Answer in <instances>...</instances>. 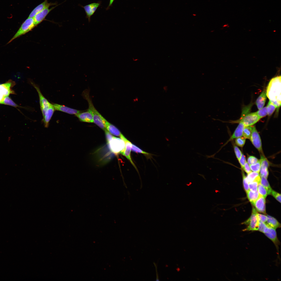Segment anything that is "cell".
Returning a JSON list of instances; mask_svg holds the SVG:
<instances>
[{
	"mask_svg": "<svg viewBox=\"0 0 281 281\" xmlns=\"http://www.w3.org/2000/svg\"><path fill=\"white\" fill-rule=\"evenodd\" d=\"M1 104L8 105L15 107L18 106L8 96L5 97Z\"/></svg>",
	"mask_w": 281,
	"mask_h": 281,
	"instance_id": "f1b7e54d",
	"label": "cell"
},
{
	"mask_svg": "<svg viewBox=\"0 0 281 281\" xmlns=\"http://www.w3.org/2000/svg\"><path fill=\"white\" fill-rule=\"evenodd\" d=\"M246 193L248 199L253 205L260 196L258 191L253 192L249 190Z\"/></svg>",
	"mask_w": 281,
	"mask_h": 281,
	"instance_id": "603a6c76",
	"label": "cell"
},
{
	"mask_svg": "<svg viewBox=\"0 0 281 281\" xmlns=\"http://www.w3.org/2000/svg\"><path fill=\"white\" fill-rule=\"evenodd\" d=\"M82 95L88 102V109L91 110L93 115V123L104 131L106 130V123L107 120L94 107L90 96L89 90L87 89L85 90L83 92Z\"/></svg>",
	"mask_w": 281,
	"mask_h": 281,
	"instance_id": "7a4b0ae2",
	"label": "cell"
},
{
	"mask_svg": "<svg viewBox=\"0 0 281 281\" xmlns=\"http://www.w3.org/2000/svg\"><path fill=\"white\" fill-rule=\"evenodd\" d=\"M242 169L247 174H248L251 171L250 165L246 161Z\"/></svg>",
	"mask_w": 281,
	"mask_h": 281,
	"instance_id": "f6af8a7d",
	"label": "cell"
},
{
	"mask_svg": "<svg viewBox=\"0 0 281 281\" xmlns=\"http://www.w3.org/2000/svg\"><path fill=\"white\" fill-rule=\"evenodd\" d=\"M11 82H8L5 84H0V103L1 104L4 98L8 96L13 92L11 89Z\"/></svg>",
	"mask_w": 281,
	"mask_h": 281,
	"instance_id": "7c38bea8",
	"label": "cell"
},
{
	"mask_svg": "<svg viewBox=\"0 0 281 281\" xmlns=\"http://www.w3.org/2000/svg\"><path fill=\"white\" fill-rule=\"evenodd\" d=\"M260 176L259 173L251 172L248 174L247 178L248 183L256 180L257 177Z\"/></svg>",
	"mask_w": 281,
	"mask_h": 281,
	"instance_id": "4316f807",
	"label": "cell"
},
{
	"mask_svg": "<svg viewBox=\"0 0 281 281\" xmlns=\"http://www.w3.org/2000/svg\"><path fill=\"white\" fill-rule=\"evenodd\" d=\"M258 213L255 209L253 208L252 213L250 217L242 223L247 225V227L243 230L245 231H256L258 230L259 220L257 215Z\"/></svg>",
	"mask_w": 281,
	"mask_h": 281,
	"instance_id": "277c9868",
	"label": "cell"
},
{
	"mask_svg": "<svg viewBox=\"0 0 281 281\" xmlns=\"http://www.w3.org/2000/svg\"><path fill=\"white\" fill-rule=\"evenodd\" d=\"M253 205L259 212L265 214L266 213L265 200V198L260 196L255 201Z\"/></svg>",
	"mask_w": 281,
	"mask_h": 281,
	"instance_id": "d6986e66",
	"label": "cell"
},
{
	"mask_svg": "<svg viewBox=\"0 0 281 281\" xmlns=\"http://www.w3.org/2000/svg\"><path fill=\"white\" fill-rule=\"evenodd\" d=\"M252 128L251 126H245L242 135L245 138L250 139L252 132Z\"/></svg>",
	"mask_w": 281,
	"mask_h": 281,
	"instance_id": "d4e9b609",
	"label": "cell"
},
{
	"mask_svg": "<svg viewBox=\"0 0 281 281\" xmlns=\"http://www.w3.org/2000/svg\"><path fill=\"white\" fill-rule=\"evenodd\" d=\"M53 105L55 110L62 111L69 114L75 115L84 111L74 109L64 105L57 104H54Z\"/></svg>",
	"mask_w": 281,
	"mask_h": 281,
	"instance_id": "e0dca14e",
	"label": "cell"
},
{
	"mask_svg": "<svg viewBox=\"0 0 281 281\" xmlns=\"http://www.w3.org/2000/svg\"><path fill=\"white\" fill-rule=\"evenodd\" d=\"M263 233L273 242L278 250L280 242L277 238L276 229L267 225Z\"/></svg>",
	"mask_w": 281,
	"mask_h": 281,
	"instance_id": "8fae6325",
	"label": "cell"
},
{
	"mask_svg": "<svg viewBox=\"0 0 281 281\" xmlns=\"http://www.w3.org/2000/svg\"><path fill=\"white\" fill-rule=\"evenodd\" d=\"M120 137L121 139L124 140L125 144V148L124 150L121 152L120 154L125 156L129 160L131 164L138 172L137 169L133 162L131 156V152L132 143L130 142L122 134L121 135Z\"/></svg>",
	"mask_w": 281,
	"mask_h": 281,
	"instance_id": "30bf717a",
	"label": "cell"
},
{
	"mask_svg": "<svg viewBox=\"0 0 281 281\" xmlns=\"http://www.w3.org/2000/svg\"><path fill=\"white\" fill-rule=\"evenodd\" d=\"M271 194L272 196L279 202H281V195L280 194L276 192V191L272 190Z\"/></svg>",
	"mask_w": 281,
	"mask_h": 281,
	"instance_id": "60d3db41",
	"label": "cell"
},
{
	"mask_svg": "<svg viewBox=\"0 0 281 281\" xmlns=\"http://www.w3.org/2000/svg\"><path fill=\"white\" fill-rule=\"evenodd\" d=\"M260 160L255 164L250 165L251 170L254 172L259 173L260 168Z\"/></svg>",
	"mask_w": 281,
	"mask_h": 281,
	"instance_id": "1f68e13d",
	"label": "cell"
},
{
	"mask_svg": "<svg viewBox=\"0 0 281 281\" xmlns=\"http://www.w3.org/2000/svg\"><path fill=\"white\" fill-rule=\"evenodd\" d=\"M239 163L240 165L242 168V169L246 162L245 156L244 154H242L241 157L239 161Z\"/></svg>",
	"mask_w": 281,
	"mask_h": 281,
	"instance_id": "7bdbcfd3",
	"label": "cell"
},
{
	"mask_svg": "<svg viewBox=\"0 0 281 281\" xmlns=\"http://www.w3.org/2000/svg\"><path fill=\"white\" fill-rule=\"evenodd\" d=\"M267 97L266 92L263 91L256 100V104L259 110L263 107L266 102Z\"/></svg>",
	"mask_w": 281,
	"mask_h": 281,
	"instance_id": "ffe728a7",
	"label": "cell"
},
{
	"mask_svg": "<svg viewBox=\"0 0 281 281\" xmlns=\"http://www.w3.org/2000/svg\"><path fill=\"white\" fill-rule=\"evenodd\" d=\"M260 119L256 112L249 113L241 116L239 121L242 122L245 126H251L256 123Z\"/></svg>",
	"mask_w": 281,
	"mask_h": 281,
	"instance_id": "52a82bcc",
	"label": "cell"
},
{
	"mask_svg": "<svg viewBox=\"0 0 281 281\" xmlns=\"http://www.w3.org/2000/svg\"><path fill=\"white\" fill-rule=\"evenodd\" d=\"M106 127L107 130L114 135L120 137L122 134L116 126L107 121L106 123Z\"/></svg>",
	"mask_w": 281,
	"mask_h": 281,
	"instance_id": "7402d4cb",
	"label": "cell"
},
{
	"mask_svg": "<svg viewBox=\"0 0 281 281\" xmlns=\"http://www.w3.org/2000/svg\"><path fill=\"white\" fill-rule=\"evenodd\" d=\"M281 76L272 79L267 88V96L272 103L279 108L281 105Z\"/></svg>",
	"mask_w": 281,
	"mask_h": 281,
	"instance_id": "6da1fadb",
	"label": "cell"
},
{
	"mask_svg": "<svg viewBox=\"0 0 281 281\" xmlns=\"http://www.w3.org/2000/svg\"><path fill=\"white\" fill-rule=\"evenodd\" d=\"M249 188L250 190L253 192H255L257 191L259 183L256 181H254L249 183Z\"/></svg>",
	"mask_w": 281,
	"mask_h": 281,
	"instance_id": "f546056e",
	"label": "cell"
},
{
	"mask_svg": "<svg viewBox=\"0 0 281 281\" xmlns=\"http://www.w3.org/2000/svg\"><path fill=\"white\" fill-rule=\"evenodd\" d=\"M154 265H155V268H156V273L157 277H156V281L158 280H158H159V278H158V273H157V266H156V264H155V263H154Z\"/></svg>",
	"mask_w": 281,
	"mask_h": 281,
	"instance_id": "7dc6e473",
	"label": "cell"
},
{
	"mask_svg": "<svg viewBox=\"0 0 281 281\" xmlns=\"http://www.w3.org/2000/svg\"><path fill=\"white\" fill-rule=\"evenodd\" d=\"M101 3V1H100L84 6L80 5L84 10L86 14V17L88 19L89 22L91 21V17L94 14L98 8L100 6Z\"/></svg>",
	"mask_w": 281,
	"mask_h": 281,
	"instance_id": "9c48e42d",
	"label": "cell"
},
{
	"mask_svg": "<svg viewBox=\"0 0 281 281\" xmlns=\"http://www.w3.org/2000/svg\"><path fill=\"white\" fill-rule=\"evenodd\" d=\"M56 4V3H49L48 0H44L43 2L34 9L30 14L28 17L33 18L37 13L44 9L49 8L50 6L55 5Z\"/></svg>",
	"mask_w": 281,
	"mask_h": 281,
	"instance_id": "5bb4252c",
	"label": "cell"
},
{
	"mask_svg": "<svg viewBox=\"0 0 281 281\" xmlns=\"http://www.w3.org/2000/svg\"><path fill=\"white\" fill-rule=\"evenodd\" d=\"M105 134L107 144L112 139L113 137L111 134L107 130L104 131Z\"/></svg>",
	"mask_w": 281,
	"mask_h": 281,
	"instance_id": "b9f144b4",
	"label": "cell"
},
{
	"mask_svg": "<svg viewBox=\"0 0 281 281\" xmlns=\"http://www.w3.org/2000/svg\"><path fill=\"white\" fill-rule=\"evenodd\" d=\"M245 126L243 123L240 121H239V123L238 126L230 138L225 144L221 147L219 150L216 153L218 152L222 148L227 144L229 142L235 138L242 136L243 135V131Z\"/></svg>",
	"mask_w": 281,
	"mask_h": 281,
	"instance_id": "2e32d148",
	"label": "cell"
},
{
	"mask_svg": "<svg viewBox=\"0 0 281 281\" xmlns=\"http://www.w3.org/2000/svg\"><path fill=\"white\" fill-rule=\"evenodd\" d=\"M55 110L53 104L50 103L46 112L44 116L43 117L42 120L45 127L48 128V127L49 122Z\"/></svg>",
	"mask_w": 281,
	"mask_h": 281,
	"instance_id": "ac0fdd59",
	"label": "cell"
},
{
	"mask_svg": "<svg viewBox=\"0 0 281 281\" xmlns=\"http://www.w3.org/2000/svg\"><path fill=\"white\" fill-rule=\"evenodd\" d=\"M115 0H110L108 5L106 8V10H109L110 7L112 6L113 3Z\"/></svg>",
	"mask_w": 281,
	"mask_h": 281,
	"instance_id": "bcb514c9",
	"label": "cell"
},
{
	"mask_svg": "<svg viewBox=\"0 0 281 281\" xmlns=\"http://www.w3.org/2000/svg\"><path fill=\"white\" fill-rule=\"evenodd\" d=\"M131 149L132 151L135 152L141 153L146 155H150L149 153L143 151L140 148L132 144V145Z\"/></svg>",
	"mask_w": 281,
	"mask_h": 281,
	"instance_id": "8d00e7d4",
	"label": "cell"
},
{
	"mask_svg": "<svg viewBox=\"0 0 281 281\" xmlns=\"http://www.w3.org/2000/svg\"><path fill=\"white\" fill-rule=\"evenodd\" d=\"M242 176L244 188L245 191L247 193L249 190L248 186V182L247 181V177L245 176L244 173L242 170Z\"/></svg>",
	"mask_w": 281,
	"mask_h": 281,
	"instance_id": "836d02e7",
	"label": "cell"
},
{
	"mask_svg": "<svg viewBox=\"0 0 281 281\" xmlns=\"http://www.w3.org/2000/svg\"><path fill=\"white\" fill-rule=\"evenodd\" d=\"M260 167H265L268 168L269 164L268 161L264 156L263 155H261L260 160Z\"/></svg>",
	"mask_w": 281,
	"mask_h": 281,
	"instance_id": "d6a6232c",
	"label": "cell"
},
{
	"mask_svg": "<svg viewBox=\"0 0 281 281\" xmlns=\"http://www.w3.org/2000/svg\"><path fill=\"white\" fill-rule=\"evenodd\" d=\"M31 83L38 92L39 98L40 107L43 117L51 103L43 95L38 86L34 82H31Z\"/></svg>",
	"mask_w": 281,
	"mask_h": 281,
	"instance_id": "8992f818",
	"label": "cell"
},
{
	"mask_svg": "<svg viewBox=\"0 0 281 281\" xmlns=\"http://www.w3.org/2000/svg\"><path fill=\"white\" fill-rule=\"evenodd\" d=\"M259 220L261 221L264 223L266 222L267 218L266 216L264 215L259 214H257Z\"/></svg>",
	"mask_w": 281,
	"mask_h": 281,
	"instance_id": "ee69618b",
	"label": "cell"
},
{
	"mask_svg": "<svg viewBox=\"0 0 281 281\" xmlns=\"http://www.w3.org/2000/svg\"><path fill=\"white\" fill-rule=\"evenodd\" d=\"M75 115L81 122L88 123H93V117L91 110L88 109L86 111Z\"/></svg>",
	"mask_w": 281,
	"mask_h": 281,
	"instance_id": "4fadbf2b",
	"label": "cell"
},
{
	"mask_svg": "<svg viewBox=\"0 0 281 281\" xmlns=\"http://www.w3.org/2000/svg\"><path fill=\"white\" fill-rule=\"evenodd\" d=\"M36 26L33 18L28 17L22 23L16 33L7 44L31 31Z\"/></svg>",
	"mask_w": 281,
	"mask_h": 281,
	"instance_id": "3957f363",
	"label": "cell"
},
{
	"mask_svg": "<svg viewBox=\"0 0 281 281\" xmlns=\"http://www.w3.org/2000/svg\"><path fill=\"white\" fill-rule=\"evenodd\" d=\"M256 112L260 119L265 117L267 115L266 106L259 110L258 111Z\"/></svg>",
	"mask_w": 281,
	"mask_h": 281,
	"instance_id": "4dcf8cb0",
	"label": "cell"
},
{
	"mask_svg": "<svg viewBox=\"0 0 281 281\" xmlns=\"http://www.w3.org/2000/svg\"><path fill=\"white\" fill-rule=\"evenodd\" d=\"M267 115L271 116L274 112L277 107L270 101L269 102L266 106Z\"/></svg>",
	"mask_w": 281,
	"mask_h": 281,
	"instance_id": "83f0119b",
	"label": "cell"
},
{
	"mask_svg": "<svg viewBox=\"0 0 281 281\" xmlns=\"http://www.w3.org/2000/svg\"><path fill=\"white\" fill-rule=\"evenodd\" d=\"M233 147L236 157L239 161L242 156V152L239 148L236 145H234Z\"/></svg>",
	"mask_w": 281,
	"mask_h": 281,
	"instance_id": "f35d334b",
	"label": "cell"
},
{
	"mask_svg": "<svg viewBox=\"0 0 281 281\" xmlns=\"http://www.w3.org/2000/svg\"><path fill=\"white\" fill-rule=\"evenodd\" d=\"M267 220L265 223L268 226L275 229L280 227V224L274 218L267 215Z\"/></svg>",
	"mask_w": 281,
	"mask_h": 281,
	"instance_id": "44dd1931",
	"label": "cell"
},
{
	"mask_svg": "<svg viewBox=\"0 0 281 281\" xmlns=\"http://www.w3.org/2000/svg\"><path fill=\"white\" fill-rule=\"evenodd\" d=\"M268 168L265 167H260V176L267 178L268 176L269 171Z\"/></svg>",
	"mask_w": 281,
	"mask_h": 281,
	"instance_id": "d590c367",
	"label": "cell"
},
{
	"mask_svg": "<svg viewBox=\"0 0 281 281\" xmlns=\"http://www.w3.org/2000/svg\"><path fill=\"white\" fill-rule=\"evenodd\" d=\"M235 141V144L237 145L242 147L245 144L246 139L244 137H241L236 138Z\"/></svg>",
	"mask_w": 281,
	"mask_h": 281,
	"instance_id": "e575fe53",
	"label": "cell"
},
{
	"mask_svg": "<svg viewBox=\"0 0 281 281\" xmlns=\"http://www.w3.org/2000/svg\"><path fill=\"white\" fill-rule=\"evenodd\" d=\"M267 226L266 224L264 223L259 221V223L258 230L259 231L263 233V231Z\"/></svg>",
	"mask_w": 281,
	"mask_h": 281,
	"instance_id": "ab89813d",
	"label": "cell"
},
{
	"mask_svg": "<svg viewBox=\"0 0 281 281\" xmlns=\"http://www.w3.org/2000/svg\"><path fill=\"white\" fill-rule=\"evenodd\" d=\"M56 7H53L50 9L49 7L46 8L37 13L33 18L36 25L41 23L49 13Z\"/></svg>",
	"mask_w": 281,
	"mask_h": 281,
	"instance_id": "9a60e30c",
	"label": "cell"
},
{
	"mask_svg": "<svg viewBox=\"0 0 281 281\" xmlns=\"http://www.w3.org/2000/svg\"><path fill=\"white\" fill-rule=\"evenodd\" d=\"M107 144L111 151L116 154L120 153L125 149V142L121 138L113 136Z\"/></svg>",
	"mask_w": 281,
	"mask_h": 281,
	"instance_id": "5b68a950",
	"label": "cell"
},
{
	"mask_svg": "<svg viewBox=\"0 0 281 281\" xmlns=\"http://www.w3.org/2000/svg\"><path fill=\"white\" fill-rule=\"evenodd\" d=\"M250 139L255 147L260 152L263 154L262 143L260 137L255 126L252 127V132Z\"/></svg>",
	"mask_w": 281,
	"mask_h": 281,
	"instance_id": "ba28073f",
	"label": "cell"
},
{
	"mask_svg": "<svg viewBox=\"0 0 281 281\" xmlns=\"http://www.w3.org/2000/svg\"><path fill=\"white\" fill-rule=\"evenodd\" d=\"M260 183L267 190L268 194H271L272 190L266 178L264 177H261Z\"/></svg>",
	"mask_w": 281,
	"mask_h": 281,
	"instance_id": "cb8c5ba5",
	"label": "cell"
},
{
	"mask_svg": "<svg viewBox=\"0 0 281 281\" xmlns=\"http://www.w3.org/2000/svg\"><path fill=\"white\" fill-rule=\"evenodd\" d=\"M258 191L260 196L265 198L268 195L267 191L265 188L260 183H258Z\"/></svg>",
	"mask_w": 281,
	"mask_h": 281,
	"instance_id": "484cf974",
	"label": "cell"
},
{
	"mask_svg": "<svg viewBox=\"0 0 281 281\" xmlns=\"http://www.w3.org/2000/svg\"><path fill=\"white\" fill-rule=\"evenodd\" d=\"M259 160L253 156H249L247 158V163L250 165L256 163Z\"/></svg>",
	"mask_w": 281,
	"mask_h": 281,
	"instance_id": "74e56055",
	"label": "cell"
}]
</instances>
